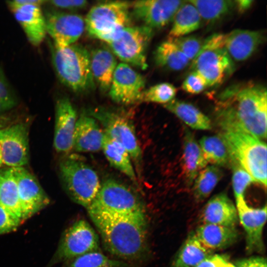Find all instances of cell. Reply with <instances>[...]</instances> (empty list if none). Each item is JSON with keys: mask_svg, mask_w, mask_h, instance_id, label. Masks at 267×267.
<instances>
[{"mask_svg": "<svg viewBox=\"0 0 267 267\" xmlns=\"http://www.w3.org/2000/svg\"><path fill=\"white\" fill-rule=\"evenodd\" d=\"M219 109L233 124L253 136L267 137V89L253 83L233 85L218 96Z\"/></svg>", "mask_w": 267, "mask_h": 267, "instance_id": "obj_1", "label": "cell"}, {"mask_svg": "<svg viewBox=\"0 0 267 267\" xmlns=\"http://www.w3.org/2000/svg\"><path fill=\"white\" fill-rule=\"evenodd\" d=\"M106 249L124 260L140 258L147 249V223L144 212L130 215L88 211Z\"/></svg>", "mask_w": 267, "mask_h": 267, "instance_id": "obj_2", "label": "cell"}, {"mask_svg": "<svg viewBox=\"0 0 267 267\" xmlns=\"http://www.w3.org/2000/svg\"><path fill=\"white\" fill-rule=\"evenodd\" d=\"M52 63L62 84L76 93H85L95 87L90 63V52L73 44L59 47L50 43Z\"/></svg>", "mask_w": 267, "mask_h": 267, "instance_id": "obj_3", "label": "cell"}, {"mask_svg": "<svg viewBox=\"0 0 267 267\" xmlns=\"http://www.w3.org/2000/svg\"><path fill=\"white\" fill-rule=\"evenodd\" d=\"M221 134L233 159L258 182L267 186V144L238 127L223 130Z\"/></svg>", "mask_w": 267, "mask_h": 267, "instance_id": "obj_4", "label": "cell"}, {"mask_svg": "<svg viewBox=\"0 0 267 267\" xmlns=\"http://www.w3.org/2000/svg\"><path fill=\"white\" fill-rule=\"evenodd\" d=\"M62 184L69 197L87 208L101 187L97 173L81 156L68 154L59 163Z\"/></svg>", "mask_w": 267, "mask_h": 267, "instance_id": "obj_5", "label": "cell"}, {"mask_svg": "<svg viewBox=\"0 0 267 267\" xmlns=\"http://www.w3.org/2000/svg\"><path fill=\"white\" fill-rule=\"evenodd\" d=\"M225 34H214L203 40L201 50L192 61V71L198 73L208 87L222 84L235 69L224 47Z\"/></svg>", "mask_w": 267, "mask_h": 267, "instance_id": "obj_6", "label": "cell"}, {"mask_svg": "<svg viewBox=\"0 0 267 267\" xmlns=\"http://www.w3.org/2000/svg\"><path fill=\"white\" fill-rule=\"evenodd\" d=\"M131 3L111 1L92 7L85 19V29L92 38L108 43L123 29L129 26Z\"/></svg>", "mask_w": 267, "mask_h": 267, "instance_id": "obj_7", "label": "cell"}, {"mask_svg": "<svg viewBox=\"0 0 267 267\" xmlns=\"http://www.w3.org/2000/svg\"><path fill=\"white\" fill-rule=\"evenodd\" d=\"M153 29L144 25L128 26L108 44L113 53L124 63L142 70L147 68L146 53Z\"/></svg>", "mask_w": 267, "mask_h": 267, "instance_id": "obj_8", "label": "cell"}, {"mask_svg": "<svg viewBox=\"0 0 267 267\" xmlns=\"http://www.w3.org/2000/svg\"><path fill=\"white\" fill-rule=\"evenodd\" d=\"M87 209L116 215L144 212L137 196L127 186L112 178L101 183L98 193Z\"/></svg>", "mask_w": 267, "mask_h": 267, "instance_id": "obj_9", "label": "cell"}, {"mask_svg": "<svg viewBox=\"0 0 267 267\" xmlns=\"http://www.w3.org/2000/svg\"><path fill=\"white\" fill-rule=\"evenodd\" d=\"M88 114L102 124L104 133L122 145L134 161L137 163L140 161L141 149L134 126L129 118L123 114L102 108L89 111Z\"/></svg>", "mask_w": 267, "mask_h": 267, "instance_id": "obj_10", "label": "cell"}, {"mask_svg": "<svg viewBox=\"0 0 267 267\" xmlns=\"http://www.w3.org/2000/svg\"><path fill=\"white\" fill-rule=\"evenodd\" d=\"M97 251H99L97 235L87 221L80 220L65 231L57 256L60 260H69Z\"/></svg>", "mask_w": 267, "mask_h": 267, "instance_id": "obj_11", "label": "cell"}, {"mask_svg": "<svg viewBox=\"0 0 267 267\" xmlns=\"http://www.w3.org/2000/svg\"><path fill=\"white\" fill-rule=\"evenodd\" d=\"M145 80L131 66L122 63L114 72L109 95L114 102L125 105L140 102Z\"/></svg>", "mask_w": 267, "mask_h": 267, "instance_id": "obj_12", "label": "cell"}, {"mask_svg": "<svg viewBox=\"0 0 267 267\" xmlns=\"http://www.w3.org/2000/svg\"><path fill=\"white\" fill-rule=\"evenodd\" d=\"M0 149L3 164L21 167L29 161L28 131L24 123L9 125L0 130Z\"/></svg>", "mask_w": 267, "mask_h": 267, "instance_id": "obj_13", "label": "cell"}, {"mask_svg": "<svg viewBox=\"0 0 267 267\" xmlns=\"http://www.w3.org/2000/svg\"><path fill=\"white\" fill-rule=\"evenodd\" d=\"M16 180L21 212V220L42 210L49 199L37 178L23 167L11 168Z\"/></svg>", "mask_w": 267, "mask_h": 267, "instance_id": "obj_14", "label": "cell"}, {"mask_svg": "<svg viewBox=\"0 0 267 267\" xmlns=\"http://www.w3.org/2000/svg\"><path fill=\"white\" fill-rule=\"evenodd\" d=\"M44 17L46 33L59 47L74 44L85 29V19L76 13L51 11Z\"/></svg>", "mask_w": 267, "mask_h": 267, "instance_id": "obj_15", "label": "cell"}, {"mask_svg": "<svg viewBox=\"0 0 267 267\" xmlns=\"http://www.w3.org/2000/svg\"><path fill=\"white\" fill-rule=\"evenodd\" d=\"M183 0H144L131 3L134 17L152 29L162 28L173 20Z\"/></svg>", "mask_w": 267, "mask_h": 267, "instance_id": "obj_16", "label": "cell"}, {"mask_svg": "<svg viewBox=\"0 0 267 267\" xmlns=\"http://www.w3.org/2000/svg\"><path fill=\"white\" fill-rule=\"evenodd\" d=\"M55 111L53 146L58 153L68 154L73 149L77 113L66 97L57 100Z\"/></svg>", "mask_w": 267, "mask_h": 267, "instance_id": "obj_17", "label": "cell"}, {"mask_svg": "<svg viewBox=\"0 0 267 267\" xmlns=\"http://www.w3.org/2000/svg\"><path fill=\"white\" fill-rule=\"evenodd\" d=\"M237 214L246 233V248L249 252H262L263 227L267 220V206L253 208L246 203L244 196L236 198Z\"/></svg>", "mask_w": 267, "mask_h": 267, "instance_id": "obj_18", "label": "cell"}, {"mask_svg": "<svg viewBox=\"0 0 267 267\" xmlns=\"http://www.w3.org/2000/svg\"><path fill=\"white\" fill-rule=\"evenodd\" d=\"M265 40L262 31L235 29L225 35L224 47L233 60L243 61L252 56Z\"/></svg>", "mask_w": 267, "mask_h": 267, "instance_id": "obj_19", "label": "cell"}, {"mask_svg": "<svg viewBox=\"0 0 267 267\" xmlns=\"http://www.w3.org/2000/svg\"><path fill=\"white\" fill-rule=\"evenodd\" d=\"M8 7L30 43L34 46L39 45L47 33L45 17L41 5L26 4Z\"/></svg>", "mask_w": 267, "mask_h": 267, "instance_id": "obj_20", "label": "cell"}, {"mask_svg": "<svg viewBox=\"0 0 267 267\" xmlns=\"http://www.w3.org/2000/svg\"><path fill=\"white\" fill-rule=\"evenodd\" d=\"M103 136L95 119L88 114H82L76 122L73 149L79 152L98 151L102 148Z\"/></svg>", "mask_w": 267, "mask_h": 267, "instance_id": "obj_21", "label": "cell"}, {"mask_svg": "<svg viewBox=\"0 0 267 267\" xmlns=\"http://www.w3.org/2000/svg\"><path fill=\"white\" fill-rule=\"evenodd\" d=\"M201 218L204 223L234 227L238 222L237 209L224 193L218 194L205 205Z\"/></svg>", "mask_w": 267, "mask_h": 267, "instance_id": "obj_22", "label": "cell"}, {"mask_svg": "<svg viewBox=\"0 0 267 267\" xmlns=\"http://www.w3.org/2000/svg\"><path fill=\"white\" fill-rule=\"evenodd\" d=\"M90 63L94 82L101 91H109L117 66L115 55L107 48L98 47L90 52Z\"/></svg>", "mask_w": 267, "mask_h": 267, "instance_id": "obj_23", "label": "cell"}, {"mask_svg": "<svg viewBox=\"0 0 267 267\" xmlns=\"http://www.w3.org/2000/svg\"><path fill=\"white\" fill-rule=\"evenodd\" d=\"M181 159L182 171L188 183L191 184L199 172L208 164L200 145L194 135L185 130Z\"/></svg>", "mask_w": 267, "mask_h": 267, "instance_id": "obj_24", "label": "cell"}, {"mask_svg": "<svg viewBox=\"0 0 267 267\" xmlns=\"http://www.w3.org/2000/svg\"><path fill=\"white\" fill-rule=\"evenodd\" d=\"M195 234L201 242L211 250L227 247L234 243L238 238V233L234 227L210 223H204L199 226Z\"/></svg>", "mask_w": 267, "mask_h": 267, "instance_id": "obj_25", "label": "cell"}, {"mask_svg": "<svg viewBox=\"0 0 267 267\" xmlns=\"http://www.w3.org/2000/svg\"><path fill=\"white\" fill-rule=\"evenodd\" d=\"M169 39L185 36L198 29L201 24V17L195 6L188 1H184L176 12Z\"/></svg>", "mask_w": 267, "mask_h": 267, "instance_id": "obj_26", "label": "cell"}, {"mask_svg": "<svg viewBox=\"0 0 267 267\" xmlns=\"http://www.w3.org/2000/svg\"><path fill=\"white\" fill-rule=\"evenodd\" d=\"M110 164L136 183V176L131 158L125 147L104 133L102 148Z\"/></svg>", "mask_w": 267, "mask_h": 267, "instance_id": "obj_27", "label": "cell"}, {"mask_svg": "<svg viewBox=\"0 0 267 267\" xmlns=\"http://www.w3.org/2000/svg\"><path fill=\"white\" fill-rule=\"evenodd\" d=\"M212 250L205 246L195 233L189 234L175 257L171 267H196L212 255Z\"/></svg>", "mask_w": 267, "mask_h": 267, "instance_id": "obj_28", "label": "cell"}, {"mask_svg": "<svg viewBox=\"0 0 267 267\" xmlns=\"http://www.w3.org/2000/svg\"><path fill=\"white\" fill-rule=\"evenodd\" d=\"M164 107L192 129L205 130L211 128L209 118L190 103L174 99Z\"/></svg>", "mask_w": 267, "mask_h": 267, "instance_id": "obj_29", "label": "cell"}, {"mask_svg": "<svg viewBox=\"0 0 267 267\" xmlns=\"http://www.w3.org/2000/svg\"><path fill=\"white\" fill-rule=\"evenodd\" d=\"M156 64L162 68L174 71L184 69L190 61L171 39L161 43L154 52Z\"/></svg>", "mask_w": 267, "mask_h": 267, "instance_id": "obj_30", "label": "cell"}, {"mask_svg": "<svg viewBox=\"0 0 267 267\" xmlns=\"http://www.w3.org/2000/svg\"><path fill=\"white\" fill-rule=\"evenodd\" d=\"M199 145L207 162L216 166H231L233 159L221 135L205 136Z\"/></svg>", "mask_w": 267, "mask_h": 267, "instance_id": "obj_31", "label": "cell"}, {"mask_svg": "<svg viewBox=\"0 0 267 267\" xmlns=\"http://www.w3.org/2000/svg\"><path fill=\"white\" fill-rule=\"evenodd\" d=\"M0 206L21 221L17 186L11 168L0 169Z\"/></svg>", "mask_w": 267, "mask_h": 267, "instance_id": "obj_32", "label": "cell"}, {"mask_svg": "<svg viewBox=\"0 0 267 267\" xmlns=\"http://www.w3.org/2000/svg\"><path fill=\"white\" fill-rule=\"evenodd\" d=\"M197 8L202 19L207 22H216L227 15L235 7L234 0H188Z\"/></svg>", "mask_w": 267, "mask_h": 267, "instance_id": "obj_33", "label": "cell"}, {"mask_svg": "<svg viewBox=\"0 0 267 267\" xmlns=\"http://www.w3.org/2000/svg\"><path fill=\"white\" fill-rule=\"evenodd\" d=\"M222 175V170L215 165L207 166L201 170L194 179L193 187L195 199L202 201L208 197Z\"/></svg>", "mask_w": 267, "mask_h": 267, "instance_id": "obj_34", "label": "cell"}, {"mask_svg": "<svg viewBox=\"0 0 267 267\" xmlns=\"http://www.w3.org/2000/svg\"><path fill=\"white\" fill-rule=\"evenodd\" d=\"M124 262L111 260L99 251L88 253L74 259L68 267H127Z\"/></svg>", "mask_w": 267, "mask_h": 267, "instance_id": "obj_35", "label": "cell"}, {"mask_svg": "<svg viewBox=\"0 0 267 267\" xmlns=\"http://www.w3.org/2000/svg\"><path fill=\"white\" fill-rule=\"evenodd\" d=\"M177 89L169 83H161L144 89L141 102L163 103L173 100L177 94Z\"/></svg>", "mask_w": 267, "mask_h": 267, "instance_id": "obj_36", "label": "cell"}, {"mask_svg": "<svg viewBox=\"0 0 267 267\" xmlns=\"http://www.w3.org/2000/svg\"><path fill=\"white\" fill-rule=\"evenodd\" d=\"M231 167L232 169V187L235 198L244 196L246 188L255 181L235 160L232 163Z\"/></svg>", "mask_w": 267, "mask_h": 267, "instance_id": "obj_37", "label": "cell"}, {"mask_svg": "<svg viewBox=\"0 0 267 267\" xmlns=\"http://www.w3.org/2000/svg\"><path fill=\"white\" fill-rule=\"evenodd\" d=\"M171 40L190 61H193L198 54L203 42V40L199 37L193 35H187Z\"/></svg>", "mask_w": 267, "mask_h": 267, "instance_id": "obj_38", "label": "cell"}, {"mask_svg": "<svg viewBox=\"0 0 267 267\" xmlns=\"http://www.w3.org/2000/svg\"><path fill=\"white\" fill-rule=\"evenodd\" d=\"M208 87L204 79L194 71L188 75L181 85L183 90L192 94H199Z\"/></svg>", "mask_w": 267, "mask_h": 267, "instance_id": "obj_39", "label": "cell"}, {"mask_svg": "<svg viewBox=\"0 0 267 267\" xmlns=\"http://www.w3.org/2000/svg\"><path fill=\"white\" fill-rule=\"evenodd\" d=\"M20 222L15 215L0 206V234L16 229Z\"/></svg>", "mask_w": 267, "mask_h": 267, "instance_id": "obj_40", "label": "cell"}, {"mask_svg": "<svg viewBox=\"0 0 267 267\" xmlns=\"http://www.w3.org/2000/svg\"><path fill=\"white\" fill-rule=\"evenodd\" d=\"M0 101L11 108L17 103V100L7 80L0 69Z\"/></svg>", "mask_w": 267, "mask_h": 267, "instance_id": "obj_41", "label": "cell"}, {"mask_svg": "<svg viewBox=\"0 0 267 267\" xmlns=\"http://www.w3.org/2000/svg\"><path fill=\"white\" fill-rule=\"evenodd\" d=\"M48 2L56 7L70 10L81 9L88 4L84 0H52Z\"/></svg>", "mask_w": 267, "mask_h": 267, "instance_id": "obj_42", "label": "cell"}, {"mask_svg": "<svg viewBox=\"0 0 267 267\" xmlns=\"http://www.w3.org/2000/svg\"><path fill=\"white\" fill-rule=\"evenodd\" d=\"M227 263L223 256L211 255L203 260L196 267H223Z\"/></svg>", "mask_w": 267, "mask_h": 267, "instance_id": "obj_43", "label": "cell"}, {"mask_svg": "<svg viewBox=\"0 0 267 267\" xmlns=\"http://www.w3.org/2000/svg\"><path fill=\"white\" fill-rule=\"evenodd\" d=\"M236 267H267L266 259L263 257H251L236 263Z\"/></svg>", "mask_w": 267, "mask_h": 267, "instance_id": "obj_44", "label": "cell"}, {"mask_svg": "<svg viewBox=\"0 0 267 267\" xmlns=\"http://www.w3.org/2000/svg\"><path fill=\"white\" fill-rule=\"evenodd\" d=\"M235 7L238 12L243 13L249 9L254 2L253 0H234Z\"/></svg>", "mask_w": 267, "mask_h": 267, "instance_id": "obj_45", "label": "cell"}, {"mask_svg": "<svg viewBox=\"0 0 267 267\" xmlns=\"http://www.w3.org/2000/svg\"><path fill=\"white\" fill-rule=\"evenodd\" d=\"M47 1L44 0H14L11 1H7V4L8 6H17L26 4H34L41 5Z\"/></svg>", "mask_w": 267, "mask_h": 267, "instance_id": "obj_46", "label": "cell"}, {"mask_svg": "<svg viewBox=\"0 0 267 267\" xmlns=\"http://www.w3.org/2000/svg\"><path fill=\"white\" fill-rule=\"evenodd\" d=\"M10 119L9 117L4 116H0V130L9 125Z\"/></svg>", "mask_w": 267, "mask_h": 267, "instance_id": "obj_47", "label": "cell"}, {"mask_svg": "<svg viewBox=\"0 0 267 267\" xmlns=\"http://www.w3.org/2000/svg\"><path fill=\"white\" fill-rule=\"evenodd\" d=\"M11 109L12 108L10 107L0 101V116L2 115L4 113Z\"/></svg>", "mask_w": 267, "mask_h": 267, "instance_id": "obj_48", "label": "cell"}, {"mask_svg": "<svg viewBox=\"0 0 267 267\" xmlns=\"http://www.w3.org/2000/svg\"><path fill=\"white\" fill-rule=\"evenodd\" d=\"M223 267H236L234 266L233 265L228 262Z\"/></svg>", "mask_w": 267, "mask_h": 267, "instance_id": "obj_49", "label": "cell"}, {"mask_svg": "<svg viewBox=\"0 0 267 267\" xmlns=\"http://www.w3.org/2000/svg\"><path fill=\"white\" fill-rule=\"evenodd\" d=\"M3 164L2 162V157H1V154L0 149V168L1 167V166Z\"/></svg>", "mask_w": 267, "mask_h": 267, "instance_id": "obj_50", "label": "cell"}]
</instances>
